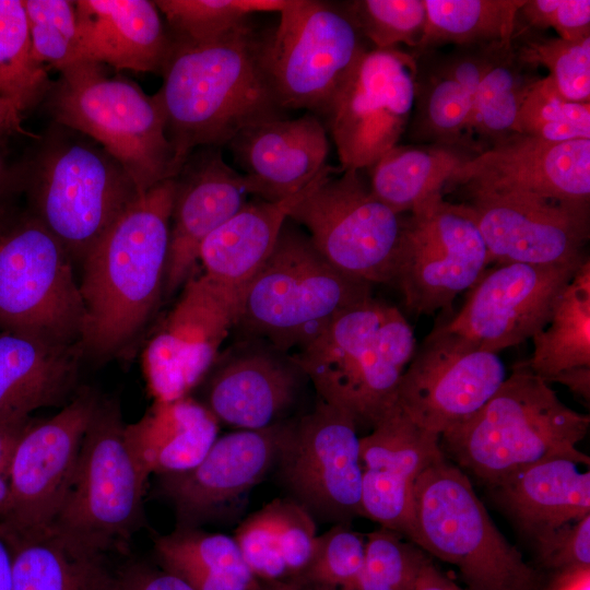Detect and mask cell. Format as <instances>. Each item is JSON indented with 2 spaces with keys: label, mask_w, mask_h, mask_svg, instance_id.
Masks as SVG:
<instances>
[{
  "label": "cell",
  "mask_w": 590,
  "mask_h": 590,
  "mask_svg": "<svg viewBox=\"0 0 590 590\" xmlns=\"http://www.w3.org/2000/svg\"><path fill=\"white\" fill-rule=\"evenodd\" d=\"M174 194L175 177L140 193L83 258V354H117L152 316L163 294Z\"/></svg>",
  "instance_id": "obj_2"
},
{
  "label": "cell",
  "mask_w": 590,
  "mask_h": 590,
  "mask_svg": "<svg viewBox=\"0 0 590 590\" xmlns=\"http://www.w3.org/2000/svg\"><path fill=\"white\" fill-rule=\"evenodd\" d=\"M234 539L260 582H294L307 568L318 534L309 510L284 497L246 518Z\"/></svg>",
  "instance_id": "obj_33"
},
{
  "label": "cell",
  "mask_w": 590,
  "mask_h": 590,
  "mask_svg": "<svg viewBox=\"0 0 590 590\" xmlns=\"http://www.w3.org/2000/svg\"><path fill=\"white\" fill-rule=\"evenodd\" d=\"M552 382L566 386L573 393L587 402L590 400V368L567 371L554 378Z\"/></svg>",
  "instance_id": "obj_54"
},
{
  "label": "cell",
  "mask_w": 590,
  "mask_h": 590,
  "mask_svg": "<svg viewBox=\"0 0 590 590\" xmlns=\"http://www.w3.org/2000/svg\"><path fill=\"white\" fill-rule=\"evenodd\" d=\"M43 103L56 125L81 133L128 173L139 193L176 177L180 165L155 96L106 66L80 61L59 72Z\"/></svg>",
  "instance_id": "obj_6"
},
{
  "label": "cell",
  "mask_w": 590,
  "mask_h": 590,
  "mask_svg": "<svg viewBox=\"0 0 590 590\" xmlns=\"http://www.w3.org/2000/svg\"><path fill=\"white\" fill-rule=\"evenodd\" d=\"M470 199L528 197L589 203L590 139L548 142L511 133L469 156L447 181Z\"/></svg>",
  "instance_id": "obj_20"
},
{
  "label": "cell",
  "mask_w": 590,
  "mask_h": 590,
  "mask_svg": "<svg viewBox=\"0 0 590 590\" xmlns=\"http://www.w3.org/2000/svg\"><path fill=\"white\" fill-rule=\"evenodd\" d=\"M516 133L548 142L590 139V103L568 101L551 76L538 78L522 98Z\"/></svg>",
  "instance_id": "obj_42"
},
{
  "label": "cell",
  "mask_w": 590,
  "mask_h": 590,
  "mask_svg": "<svg viewBox=\"0 0 590 590\" xmlns=\"http://www.w3.org/2000/svg\"><path fill=\"white\" fill-rule=\"evenodd\" d=\"M364 555L365 535L338 523L318 534L307 568L292 583L307 590H357Z\"/></svg>",
  "instance_id": "obj_44"
},
{
  "label": "cell",
  "mask_w": 590,
  "mask_h": 590,
  "mask_svg": "<svg viewBox=\"0 0 590 590\" xmlns=\"http://www.w3.org/2000/svg\"><path fill=\"white\" fill-rule=\"evenodd\" d=\"M80 345L0 328V422L59 404L75 385Z\"/></svg>",
  "instance_id": "obj_29"
},
{
  "label": "cell",
  "mask_w": 590,
  "mask_h": 590,
  "mask_svg": "<svg viewBox=\"0 0 590 590\" xmlns=\"http://www.w3.org/2000/svg\"><path fill=\"white\" fill-rule=\"evenodd\" d=\"M50 85L33 52L23 0H0V97L22 114L43 103Z\"/></svg>",
  "instance_id": "obj_39"
},
{
  "label": "cell",
  "mask_w": 590,
  "mask_h": 590,
  "mask_svg": "<svg viewBox=\"0 0 590 590\" xmlns=\"http://www.w3.org/2000/svg\"><path fill=\"white\" fill-rule=\"evenodd\" d=\"M588 258L496 266L482 274L460 311L444 327L486 352L498 354L518 345L548 323L558 298Z\"/></svg>",
  "instance_id": "obj_19"
},
{
  "label": "cell",
  "mask_w": 590,
  "mask_h": 590,
  "mask_svg": "<svg viewBox=\"0 0 590 590\" xmlns=\"http://www.w3.org/2000/svg\"><path fill=\"white\" fill-rule=\"evenodd\" d=\"M85 310L72 259L26 208L0 203V328L80 345Z\"/></svg>",
  "instance_id": "obj_10"
},
{
  "label": "cell",
  "mask_w": 590,
  "mask_h": 590,
  "mask_svg": "<svg viewBox=\"0 0 590 590\" xmlns=\"http://www.w3.org/2000/svg\"><path fill=\"white\" fill-rule=\"evenodd\" d=\"M488 264L564 263L587 256L589 203L528 197H483L468 203Z\"/></svg>",
  "instance_id": "obj_21"
},
{
  "label": "cell",
  "mask_w": 590,
  "mask_h": 590,
  "mask_svg": "<svg viewBox=\"0 0 590 590\" xmlns=\"http://www.w3.org/2000/svg\"><path fill=\"white\" fill-rule=\"evenodd\" d=\"M25 133L22 128L21 114L7 101L0 97V135Z\"/></svg>",
  "instance_id": "obj_56"
},
{
  "label": "cell",
  "mask_w": 590,
  "mask_h": 590,
  "mask_svg": "<svg viewBox=\"0 0 590 590\" xmlns=\"http://www.w3.org/2000/svg\"><path fill=\"white\" fill-rule=\"evenodd\" d=\"M406 539L456 566L467 590L536 589V573L497 529L468 475L446 456L414 484Z\"/></svg>",
  "instance_id": "obj_8"
},
{
  "label": "cell",
  "mask_w": 590,
  "mask_h": 590,
  "mask_svg": "<svg viewBox=\"0 0 590 590\" xmlns=\"http://www.w3.org/2000/svg\"><path fill=\"white\" fill-rule=\"evenodd\" d=\"M27 209L81 261L140 194L125 168L87 137L59 125L16 167Z\"/></svg>",
  "instance_id": "obj_5"
},
{
  "label": "cell",
  "mask_w": 590,
  "mask_h": 590,
  "mask_svg": "<svg viewBox=\"0 0 590 590\" xmlns=\"http://www.w3.org/2000/svg\"><path fill=\"white\" fill-rule=\"evenodd\" d=\"M331 167L290 212L317 250L341 272L373 284L392 283L406 217L370 191L361 170Z\"/></svg>",
  "instance_id": "obj_11"
},
{
  "label": "cell",
  "mask_w": 590,
  "mask_h": 590,
  "mask_svg": "<svg viewBox=\"0 0 590 590\" xmlns=\"http://www.w3.org/2000/svg\"><path fill=\"white\" fill-rule=\"evenodd\" d=\"M410 213L392 283L410 311L433 315L479 281L487 249L469 205L445 201L441 191Z\"/></svg>",
  "instance_id": "obj_13"
},
{
  "label": "cell",
  "mask_w": 590,
  "mask_h": 590,
  "mask_svg": "<svg viewBox=\"0 0 590 590\" xmlns=\"http://www.w3.org/2000/svg\"><path fill=\"white\" fill-rule=\"evenodd\" d=\"M509 44L460 46L446 54L435 49L414 51V105L409 123L412 137L455 149L470 137L479 84Z\"/></svg>",
  "instance_id": "obj_27"
},
{
  "label": "cell",
  "mask_w": 590,
  "mask_h": 590,
  "mask_svg": "<svg viewBox=\"0 0 590 590\" xmlns=\"http://www.w3.org/2000/svg\"><path fill=\"white\" fill-rule=\"evenodd\" d=\"M228 144L244 169L250 193L266 201L297 194L330 166L327 130L311 114L258 121Z\"/></svg>",
  "instance_id": "obj_26"
},
{
  "label": "cell",
  "mask_w": 590,
  "mask_h": 590,
  "mask_svg": "<svg viewBox=\"0 0 590 590\" xmlns=\"http://www.w3.org/2000/svg\"><path fill=\"white\" fill-rule=\"evenodd\" d=\"M161 566L194 590H260L236 540L198 528L177 527L154 543Z\"/></svg>",
  "instance_id": "obj_34"
},
{
  "label": "cell",
  "mask_w": 590,
  "mask_h": 590,
  "mask_svg": "<svg viewBox=\"0 0 590 590\" xmlns=\"http://www.w3.org/2000/svg\"><path fill=\"white\" fill-rule=\"evenodd\" d=\"M23 3L35 58L59 72L80 62L75 2L23 0Z\"/></svg>",
  "instance_id": "obj_46"
},
{
  "label": "cell",
  "mask_w": 590,
  "mask_h": 590,
  "mask_svg": "<svg viewBox=\"0 0 590 590\" xmlns=\"http://www.w3.org/2000/svg\"><path fill=\"white\" fill-rule=\"evenodd\" d=\"M542 563L559 573L590 567V515L535 540Z\"/></svg>",
  "instance_id": "obj_49"
},
{
  "label": "cell",
  "mask_w": 590,
  "mask_h": 590,
  "mask_svg": "<svg viewBox=\"0 0 590 590\" xmlns=\"http://www.w3.org/2000/svg\"><path fill=\"white\" fill-rule=\"evenodd\" d=\"M30 418L0 422V520H2L10 505L9 470L15 444Z\"/></svg>",
  "instance_id": "obj_51"
},
{
  "label": "cell",
  "mask_w": 590,
  "mask_h": 590,
  "mask_svg": "<svg viewBox=\"0 0 590 590\" xmlns=\"http://www.w3.org/2000/svg\"><path fill=\"white\" fill-rule=\"evenodd\" d=\"M176 42L203 44L249 22L260 12H281L288 0H156Z\"/></svg>",
  "instance_id": "obj_41"
},
{
  "label": "cell",
  "mask_w": 590,
  "mask_h": 590,
  "mask_svg": "<svg viewBox=\"0 0 590 590\" xmlns=\"http://www.w3.org/2000/svg\"><path fill=\"white\" fill-rule=\"evenodd\" d=\"M533 68L520 58L514 39L502 49L479 84L470 135L476 134L492 144L516 133L522 98L529 85L538 79L530 75Z\"/></svg>",
  "instance_id": "obj_40"
},
{
  "label": "cell",
  "mask_w": 590,
  "mask_h": 590,
  "mask_svg": "<svg viewBox=\"0 0 590 590\" xmlns=\"http://www.w3.org/2000/svg\"><path fill=\"white\" fill-rule=\"evenodd\" d=\"M262 47L249 22L209 43L174 40L154 96L180 167L198 148L228 144L246 127L281 116Z\"/></svg>",
  "instance_id": "obj_1"
},
{
  "label": "cell",
  "mask_w": 590,
  "mask_h": 590,
  "mask_svg": "<svg viewBox=\"0 0 590 590\" xmlns=\"http://www.w3.org/2000/svg\"><path fill=\"white\" fill-rule=\"evenodd\" d=\"M245 176L223 158L220 148L193 151L175 177L163 294L172 295L192 275L204 239L248 200Z\"/></svg>",
  "instance_id": "obj_24"
},
{
  "label": "cell",
  "mask_w": 590,
  "mask_h": 590,
  "mask_svg": "<svg viewBox=\"0 0 590 590\" xmlns=\"http://www.w3.org/2000/svg\"><path fill=\"white\" fill-rule=\"evenodd\" d=\"M13 533L0 520V590H12Z\"/></svg>",
  "instance_id": "obj_53"
},
{
  "label": "cell",
  "mask_w": 590,
  "mask_h": 590,
  "mask_svg": "<svg viewBox=\"0 0 590 590\" xmlns=\"http://www.w3.org/2000/svg\"><path fill=\"white\" fill-rule=\"evenodd\" d=\"M507 378L497 353L435 328L405 368L396 405L418 427L441 436L473 416Z\"/></svg>",
  "instance_id": "obj_16"
},
{
  "label": "cell",
  "mask_w": 590,
  "mask_h": 590,
  "mask_svg": "<svg viewBox=\"0 0 590 590\" xmlns=\"http://www.w3.org/2000/svg\"><path fill=\"white\" fill-rule=\"evenodd\" d=\"M219 421L196 399L155 401L138 422L126 425L127 444L143 474L192 469L219 437Z\"/></svg>",
  "instance_id": "obj_31"
},
{
  "label": "cell",
  "mask_w": 590,
  "mask_h": 590,
  "mask_svg": "<svg viewBox=\"0 0 590 590\" xmlns=\"http://www.w3.org/2000/svg\"><path fill=\"white\" fill-rule=\"evenodd\" d=\"M244 290L191 275L170 312L148 342L143 373L155 401L189 396L211 369L234 329Z\"/></svg>",
  "instance_id": "obj_17"
},
{
  "label": "cell",
  "mask_w": 590,
  "mask_h": 590,
  "mask_svg": "<svg viewBox=\"0 0 590 590\" xmlns=\"http://www.w3.org/2000/svg\"><path fill=\"white\" fill-rule=\"evenodd\" d=\"M426 553L400 533L379 527L365 534L357 590H414Z\"/></svg>",
  "instance_id": "obj_43"
},
{
  "label": "cell",
  "mask_w": 590,
  "mask_h": 590,
  "mask_svg": "<svg viewBox=\"0 0 590 590\" xmlns=\"http://www.w3.org/2000/svg\"><path fill=\"white\" fill-rule=\"evenodd\" d=\"M362 516L405 539L420 474L444 457L440 436L415 425L396 404L361 437Z\"/></svg>",
  "instance_id": "obj_25"
},
{
  "label": "cell",
  "mask_w": 590,
  "mask_h": 590,
  "mask_svg": "<svg viewBox=\"0 0 590 590\" xmlns=\"http://www.w3.org/2000/svg\"><path fill=\"white\" fill-rule=\"evenodd\" d=\"M260 590H307L292 582L273 581V582H260Z\"/></svg>",
  "instance_id": "obj_58"
},
{
  "label": "cell",
  "mask_w": 590,
  "mask_h": 590,
  "mask_svg": "<svg viewBox=\"0 0 590 590\" xmlns=\"http://www.w3.org/2000/svg\"><path fill=\"white\" fill-rule=\"evenodd\" d=\"M413 329L393 305L373 296L343 310L293 357L318 398L374 427L396 404L415 352Z\"/></svg>",
  "instance_id": "obj_4"
},
{
  "label": "cell",
  "mask_w": 590,
  "mask_h": 590,
  "mask_svg": "<svg viewBox=\"0 0 590 590\" xmlns=\"http://www.w3.org/2000/svg\"><path fill=\"white\" fill-rule=\"evenodd\" d=\"M533 353L519 364L546 382L567 371L590 368V260L576 271L548 323L533 337Z\"/></svg>",
  "instance_id": "obj_35"
},
{
  "label": "cell",
  "mask_w": 590,
  "mask_h": 590,
  "mask_svg": "<svg viewBox=\"0 0 590 590\" xmlns=\"http://www.w3.org/2000/svg\"><path fill=\"white\" fill-rule=\"evenodd\" d=\"M13 546L12 590H109L111 574L102 557L71 547L48 529L13 533Z\"/></svg>",
  "instance_id": "obj_36"
},
{
  "label": "cell",
  "mask_w": 590,
  "mask_h": 590,
  "mask_svg": "<svg viewBox=\"0 0 590 590\" xmlns=\"http://www.w3.org/2000/svg\"><path fill=\"white\" fill-rule=\"evenodd\" d=\"M99 399L84 388L52 417L31 420L22 432L10 462V505L1 520L13 533L49 529L72 482Z\"/></svg>",
  "instance_id": "obj_18"
},
{
  "label": "cell",
  "mask_w": 590,
  "mask_h": 590,
  "mask_svg": "<svg viewBox=\"0 0 590 590\" xmlns=\"http://www.w3.org/2000/svg\"><path fill=\"white\" fill-rule=\"evenodd\" d=\"M519 17L532 28H552L565 40L590 37L589 0H526Z\"/></svg>",
  "instance_id": "obj_48"
},
{
  "label": "cell",
  "mask_w": 590,
  "mask_h": 590,
  "mask_svg": "<svg viewBox=\"0 0 590 590\" xmlns=\"http://www.w3.org/2000/svg\"><path fill=\"white\" fill-rule=\"evenodd\" d=\"M109 590H194L185 579L144 563L126 565L111 575Z\"/></svg>",
  "instance_id": "obj_50"
},
{
  "label": "cell",
  "mask_w": 590,
  "mask_h": 590,
  "mask_svg": "<svg viewBox=\"0 0 590 590\" xmlns=\"http://www.w3.org/2000/svg\"><path fill=\"white\" fill-rule=\"evenodd\" d=\"M514 44L524 62L548 70V76L566 99L590 103V37L581 40L530 37Z\"/></svg>",
  "instance_id": "obj_47"
},
{
  "label": "cell",
  "mask_w": 590,
  "mask_h": 590,
  "mask_svg": "<svg viewBox=\"0 0 590 590\" xmlns=\"http://www.w3.org/2000/svg\"><path fill=\"white\" fill-rule=\"evenodd\" d=\"M357 430L349 413L319 398L309 413L286 422L275 465L293 498L311 515L338 523L362 516Z\"/></svg>",
  "instance_id": "obj_15"
},
{
  "label": "cell",
  "mask_w": 590,
  "mask_h": 590,
  "mask_svg": "<svg viewBox=\"0 0 590 590\" xmlns=\"http://www.w3.org/2000/svg\"><path fill=\"white\" fill-rule=\"evenodd\" d=\"M304 378L293 355L269 342L246 338L220 352L201 402L219 421L237 429L272 426L295 402Z\"/></svg>",
  "instance_id": "obj_23"
},
{
  "label": "cell",
  "mask_w": 590,
  "mask_h": 590,
  "mask_svg": "<svg viewBox=\"0 0 590 590\" xmlns=\"http://www.w3.org/2000/svg\"><path fill=\"white\" fill-rule=\"evenodd\" d=\"M552 590H590V567L559 573Z\"/></svg>",
  "instance_id": "obj_55"
},
{
  "label": "cell",
  "mask_w": 590,
  "mask_h": 590,
  "mask_svg": "<svg viewBox=\"0 0 590 590\" xmlns=\"http://www.w3.org/2000/svg\"><path fill=\"white\" fill-rule=\"evenodd\" d=\"M374 48L404 44L416 49L425 27L424 0H355L343 10Z\"/></svg>",
  "instance_id": "obj_45"
},
{
  "label": "cell",
  "mask_w": 590,
  "mask_h": 590,
  "mask_svg": "<svg viewBox=\"0 0 590 590\" xmlns=\"http://www.w3.org/2000/svg\"><path fill=\"white\" fill-rule=\"evenodd\" d=\"M371 286L334 268L287 219L271 255L244 291L234 328L288 353L337 315L371 297Z\"/></svg>",
  "instance_id": "obj_7"
},
{
  "label": "cell",
  "mask_w": 590,
  "mask_h": 590,
  "mask_svg": "<svg viewBox=\"0 0 590 590\" xmlns=\"http://www.w3.org/2000/svg\"><path fill=\"white\" fill-rule=\"evenodd\" d=\"M469 156L448 146L396 145L369 166L373 194L399 214L441 191L452 173Z\"/></svg>",
  "instance_id": "obj_37"
},
{
  "label": "cell",
  "mask_w": 590,
  "mask_h": 590,
  "mask_svg": "<svg viewBox=\"0 0 590 590\" xmlns=\"http://www.w3.org/2000/svg\"><path fill=\"white\" fill-rule=\"evenodd\" d=\"M493 487L500 504L534 541L590 515V472L568 459L522 468Z\"/></svg>",
  "instance_id": "obj_30"
},
{
  "label": "cell",
  "mask_w": 590,
  "mask_h": 590,
  "mask_svg": "<svg viewBox=\"0 0 590 590\" xmlns=\"http://www.w3.org/2000/svg\"><path fill=\"white\" fill-rule=\"evenodd\" d=\"M526 0H424L426 21L414 51L447 45L483 46L512 42Z\"/></svg>",
  "instance_id": "obj_38"
},
{
  "label": "cell",
  "mask_w": 590,
  "mask_h": 590,
  "mask_svg": "<svg viewBox=\"0 0 590 590\" xmlns=\"http://www.w3.org/2000/svg\"><path fill=\"white\" fill-rule=\"evenodd\" d=\"M74 2L81 61L162 73L174 40L154 1Z\"/></svg>",
  "instance_id": "obj_28"
},
{
  "label": "cell",
  "mask_w": 590,
  "mask_h": 590,
  "mask_svg": "<svg viewBox=\"0 0 590 590\" xmlns=\"http://www.w3.org/2000/svg\"><path fill=\"white\" fill-rule=\"evenodd\" d=\"M4 138L0 135V202L16 187L15 168H10L5 160Z\"/></svg>",
  "instance_id": "obj_57"
},
{
  "label": "cell",
  "mask_w": 590,
  "mask_h": 590,
  "mask_svg": "<svg viewBox=\"0 0 590 590\" xmlns=\"http://www.w3.org/2000/svg\"><path fill=\"white\" fill-rule=\"evenodd\" d=\"M320 176L293 197L247 201L202 243L199 261L204 274L216 283L245 291L271 255L290 212Z\"/></svg>",
  "instance_id": "obj_32"
},
{
  "label": "cell",
  "mask_w": 590,
  "mask_h": 590,
  "mask_svg": "<svg viewBox=\"0 0 590 590\" xmlns=\"http://www.w3.org/2000/svg\"><path fill=\"white\" fill-rule=\"evenodd\" d=\"M125 427L118 402L99 399L81 444L72 482L48 529L92 556L126 547L143 522L148 477L127 444Z\"/></svg>",
  "instance_id": "obj_9"
},
{
  "label": "cell",
  "mask_w": 590,
  "mask_h": 590,
  "mask_svg": "<svg viewBox=\"0 0 590 590\" xmlns=\"http://www.w3.org/2000/svg\"><path fill=\"white\" fill-rule=\"evenodd\" d=\"M275 31L263 39L262 59L282 109L324 115L346 73L366 49L362 35L333 5L288 0Z\"/></svg>",
  "instance_id": "obj_12"
},
{
  "label": "cell",
  "mask_w": 590,
  "mask_h": 590,
  "mask_svg": "<svg viewBox=\"0 0 590 590\" xmlns=\"http://www.w3.org/2000/svg\"><path fill=\"white\" fill-rule=\"evenodd\" d=\"M286 422L219 436L192 469L158 476V489L172 504L177 527L197 528L243 500L275 465Z\"/></svg>",
  "instance_id": "obj_22"
},
{
  "label": "cell",
  "mask_w": 590,
  "mask_h": 590,
  "mask_svg": "<svg viewBox=\"0 0 590 590\" xmlns=\"http://www.w3.org/2000/svg\"><path fill=\"white\" fill-rule=\"evenodd\" d=\"M415 73L413 52L398 47L358 56L324 113L341 172L368 168L398 145L413 111Z\"/></svg>",
  "instance_id": "obj_14"
},
{
  "label": "cell",
  "mask_w": 590,
  "mask_h": 590,
  "mask_svg": "<svg viewBox=\"0 0 590 590\" xmlns=\"http://www.w3.org/2000/svg\"><path fill=\"white\" fill-rule=\"evenodd\" d=\"M414 590H465L445 576L428 557L418 574Z\"/></svg>",
  "instance_id": "obj_52"
},
{
  "label": "cell",
  "mask_w": 590,
  "mask_h": 590,
  "mask_svg": "<svg viewBox=\"0 0 590 590\" xmlns=\"http://www.w3.org/2000/svg\"><path fill=\"white\" fill-rule=\"evenodd\" d=\"M589 425L588 414L567 406L548 382L518 364L473 416L440 436V447L459 468L493 486L550 459L589 467L577 447Z\"/></svg>",
  "instance_id": "obj_3"
}]
</instances>
